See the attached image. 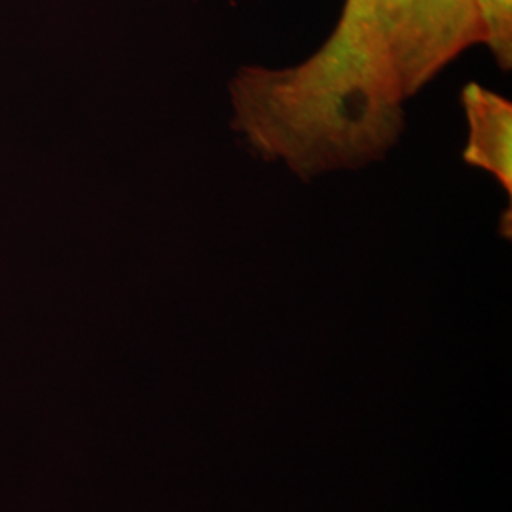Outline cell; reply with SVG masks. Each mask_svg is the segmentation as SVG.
Masks as SVG:
<instances>
[{
	"instance_id": "1",
	"label": "cell",
	"mask_w": 512,
	"mask_h": 512,
	"mask_svg": "<svg viewBox=\"0 0 512 512\" xmlns=\"http://www.w3.org/2000/svg\"><path fill=\"white\" fill-rule=\"evenodd\" d=\"M370 42L408 103L482 44L475 0H370Z\"/></svg>"
},
{
	"instance_id": "2",
	"label": "cell",
	"mask_w": 512,
	"mask_h": 512,
	"mask_svg": "<svg viewBox=\"0 0 512 512\" xmlns=\"http://www.w3.org/2000/svg\"><path fill=\"white\" fill-rule=\"evenodd\" d=\"M461 107L467 120V145L463 162L492 175L511 198L512 103L482 84L469 82L461 90Z\"/></svg>"
},
{
	"instance_id": "3",
	"label": "cell",
	"mask_w": 512,
	"mask_h": 512,
	"mask_svg": "<svg viewBox=\"0 0 512 512\" xmlns=\"http://www.w3.org/2000/svg\"><path fill=\"white\" fill-rule=\"evenodd\" d=\"M482 46L503 73L512 69V0H475Z\"/></svg>"
}]
</instances>
